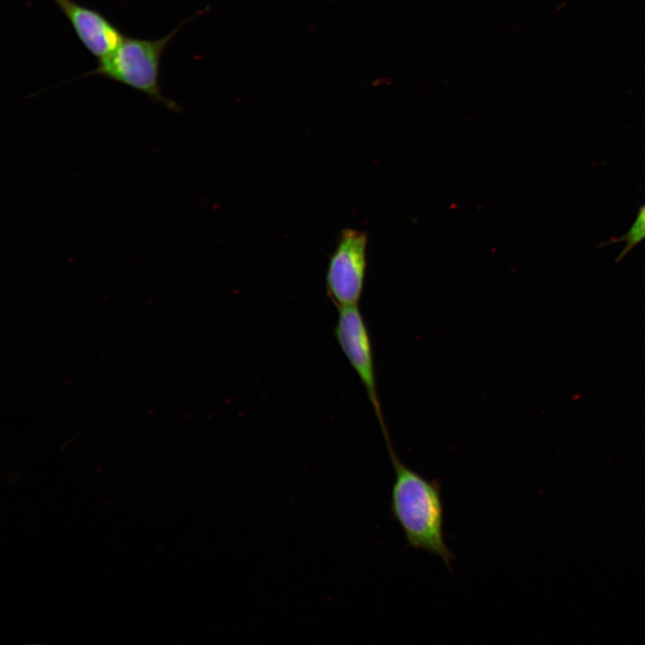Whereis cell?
Instances as JSON below:
<instances>
[{"instance_id": "6da1fadb", "label": "cell", "mask_w": 645, "mask_h": 645, "mask_svg": "<svg viewBox=\"0 0 645 645\" xmlns=\"http://www.w3.org/2000/svg\"><path fill=\"white\" fill-rule=\"evenodd\" d=\"M394 471L390 512L408 547L440 557L452 571L454 559L444 538V508L438 480L427 479L405 465L386 442Z\"/></svg>"}, {"instance_id": "7a4b0ae2", "label": "cell", "mask_w": 645, "mask_h": 645, "mask_svg": "<svg viewBox=\"0 0 645 645\" xmlns=\"http://www.w3.org/2000/svg\"><path fill=\"white\" fill-rule=\"evenodd\" d=\"M185 22L158 39L125 37L108 55L98 60L97 67L82 75H99L147 95L172 111L176 103L166 98L159 85V67L163 53Z\"/></svg>"}, {"instance_id": "3957f363", "label": "cell", "mask_w": 645, "mask_h": 645, "mask_svg": "<svg viewBox=\"0 0 645 645\" xmlns=\"http://www.w3.org/2000/svg\"><path fill=\"white\" fill-rule=\"evenodd\" d=\"M366 246L364 231L341 230L326 271L327 293L337 308L359 303L367 266Z\"/></svg>"}, {"instance_id": "277c9868", "label": "cell", "mask_w": 645, "mask_h": 645, "mask_svg": "<svg viewBox=\"0 0 645 645\" xmlns=\"http://www.w3.org/2000/svg\"><path fill=\"white\" fill-rule=\"evenodd\" d=\"M333 330L335 338L351 366L355 369L372 403L383 430L389 439L376 389L374 360L370 335L358 305L338 308Z\"/></svg>"}, {"instance_id": "5b68a950", "label": "cell", "mask_w": 645, "mask_h": 645, "mask_svg": "<svg viewBox=\"0 0 645 645\" xmlns=\"http://www.w3.org/2000/svg\"><path fill=\"white\" fill-rule=\"evenodd\" d=\"M71 23L85 48L98 60L111 53L125 35L103 13L73 0H52Z\"/></svg>"}, {"instance_id": "8992f818", "label": "cell", "mask_w": 645, "mask_h": 645, "mask_svg": "<svg viewBox=\"0 0 645 645\" xmlns=\"http://www.w3.org/2000/svg\"><path fill=\"white\" fill-rule=\"evenodd\" d=\"M643 240H645V202L639 208L636 217L628 230L608 243L624 242V245L615 259L618 262Z\"/></svg>"}]
</instances>
